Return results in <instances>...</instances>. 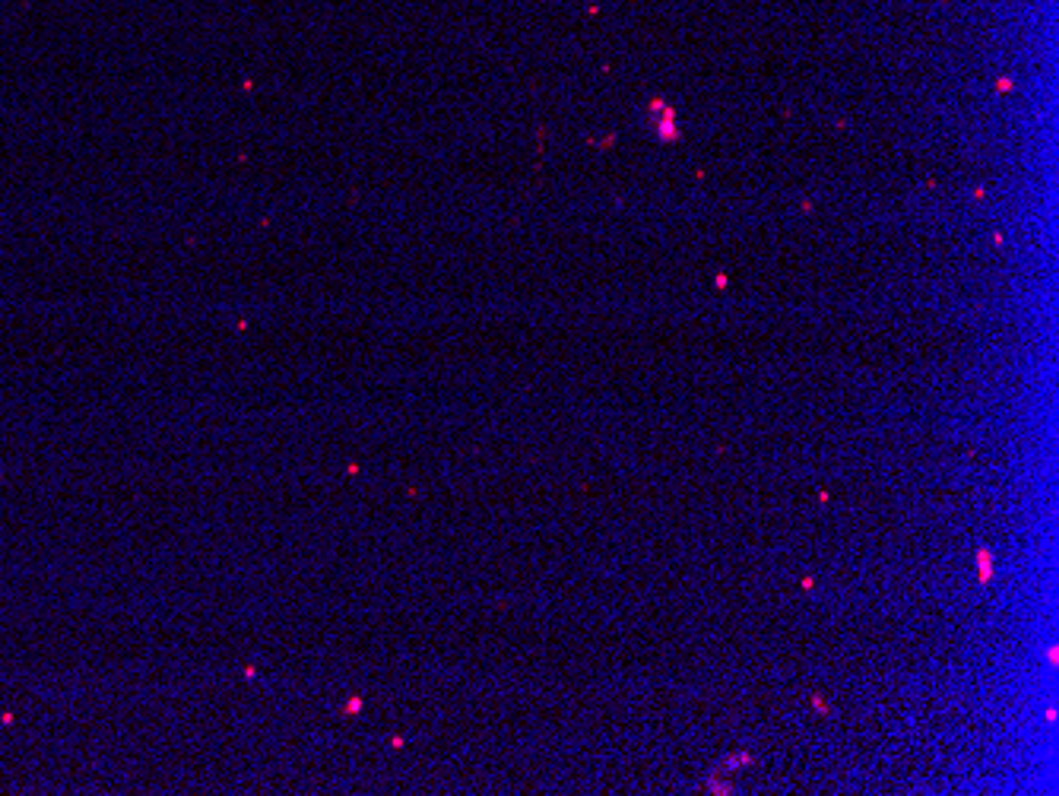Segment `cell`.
Returning a JSON list of instances; mask_svg holds the SVG:
<instances>
[{
    "instance_id": "cell-1",
    "label": "cell",
    "mask_w": 1059,
    "mask_h": 796,
    "mask_svg": "<svg viewBox=\"0 0 1059 796\" xmlns=\"http://www.w3.org/2000/svg\"><path fill=\"white\" fill-rule=\"evenodd\" d=\"M977 568H980V584H990L993 571H996V565H993V552H990V549H980V552H977Z\"/></svg>"
}]
</instances>
